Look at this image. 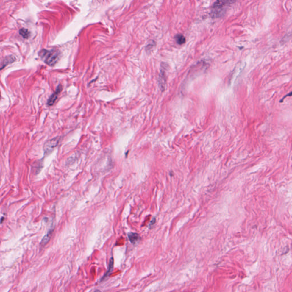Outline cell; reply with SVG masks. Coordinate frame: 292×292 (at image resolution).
<instances>
[{
  "instance_id": "1",
  "label": "cell",
  "mask_w": 292,
  "mask_h": 292,
  "mask_svg": "<svg viewBox=\"0 0 292 292\" xmlns=\"http://www.w3.org/2000/svg\"><path fill=\"white\" fill-rule=\"evenodd\" d=\"M40 56L44 62L50 66H54L60 58V52L57 50H42L40 53Z\"/></svg>"
},
{
  "instance_id": "2",
  "label": "cell",
  "mask_w": 292,
  "mask_h": 292,
  "mask_svg": "<svg viewBox=\"0 0 292 292\" xmlns=\"http://www.w3.org/2000/svg\"><path fill=\"white\" fill-rule=\"evenodd\" d=\"M225 3V0H217L214 3L212 9V14L213 17L220 16Z\"/></svg>"
},
{
  "instance_id": "3",
  "label": "cell",
  "mask_w": 292,
  "mask_h": 292,
  "mask_svg": "<svg viewBox=\"0 0 292 292\" xmlns=\"http://www.w3.org/2000/svg\"><path fill=\"white\" fill-rule=\"evenodd\" d=\"M60 142V139L58 138H53L46 142L43 147V149L45 154H49L53 151V149L58 146Z\"/></svg>"
},
{
  "instance_id": "4",
  "label": "cell",
  "mask_w": 292,
  "mask_h": 292,
  "mask_svg": "<svg viewBox=\"0 0 292 292\" xmlns=\"http://www.w3.org/2000/svg\"><path fill=\"white\" fill-rule=\"evenodd\" d=\"M61 85H60L57 87V88L56 89V91H55L54 93H53L52 95L50 96V97L49 98V99L48 101V105L52 106V105H53L54 104L55 102L56 101V100L58 98V95L60 93V92L61 91Z\"/></svg>"
},
{
  "instance_id": "5",
  "label": "cell",
  "mask_w": 292,
  "mask_h": 292,
  "mask_svg": "<svg viewBox=\"0 0 292 292\" xmlns=\"http://www.w3.org/2000/svg\"><path fill=\"white\" fill-rule=\"evenodd\" d=\"M165 84H166V79L165 75L164 70H161V72L159 76V86L160 90L163 91L165 88Z\"/></svg>"
},
{
  "instance_id": "6",
  "label": "cell",
  "mask_w": 292,
  "mask_h": 292,
  "mask_svg": "<svg viewBox=\"0 0 292 292\" xmlns=\"http://www.w3.org/2000/svg\"><path fill=\"white\" fill-rule=\"evenodd\" d=\"M15 57L12 55H10V56L7 57L4 59V61L2 62V65L0 67V70H2V68L6 67L7 65L13 63L14 61H15Z\"/></svg>"
},
{
  "instance_id": "7",
  "label": "cell",
  "mask_w": 292,
  "mask_h": 292,
  "mask_svg": "<svg viewBox=\"0 0 292 292\" xmlns=\"http://www.w3.org/2000/svg\"><path fill=\"white\" fill-rule=\"evenodd\" d=\"M128 237L130 242L132 244H135L137 243L140 238L139 235L136 233H129L128 234Z\"/></svg>"
},
{
  "instance_id": "8",
  "label": "cell",
  "mask_w": 292,
  "mask_h": 292,
  "mask_svg": "<svg viewBox=\"0 0 292 292\" xmlns=\"http://www.w3.org/2000/svg\"><path fill=\"white\" fill-rule=\"evenodd\" d=\"M52 233H53V230H51V231H49L46 234V235H45L44 236V238H42L41 243V245L42 246H44L48 243L49 241L50 240V238L51 237Z\"/></svg>"
},
{
  "instance_id": "9",
  "label": "cell",
  "mask_w": 292,
  "mask_h": 292,
  "mask_svg": "<svg viewBox=\"0 0 292 292\" xmlns=\"http://www.w3.org/2000/svg\"><path fill=\"white\" fill-rule=\"evenodd\" d=\"M175 39L179 45H183L185 42V38L182 34H177L175 36Z\"/></svg>"
},
{
  "instance_id": "10",
  "label": "cell",
  "mask_w": 292,
  "mask_h": 292,
  "mask_svg": "<svg viewBox=\"0 0 292 292\" xmlns=\"http://www.w3.org/2000/svg\"><path fill=\"white\" fill-rule=\"evenodd\" d=\"M113 266H114V260H113V258H111V260H110V264H109V265L108 271H107V273H106V274L104 276V277H102V280H103V279H105V277H106L109 276L110 273L111 272H112V271H113Z\"/></svg>"
},
{
  "instance_id": "11",
  "label": "cell",
  "mask_w": 292,
  "mask_h": 292,
  "mask_svg": "<svg viewBox=\"0 0 292 292\" xmlns=\"http://www.w3.org/2000/svg\"><path fill=\"white\" fill-rule=\"evenodd\" d=\"M20 34L24 38H27L29 37L30 36V32L29 31L26 29H24V28H22L20 30Z\"/></svg>"
},
{
  "instance_id": "12",
  "label": "cell",
  "mask_w": 292,
  "mask_h": 292,
  "mask_svg": "<svg viewBox=\"0 0 292 292\" xmlns=\"http://www.w3.org/2000/svg\"><path fill=\"white\" fill-rule=\"evenodd\" d=\"M236 0H225V2L227 4H233L236 2Z\"/></svg>"
},
{
  "instance_id": "13",
  "label": "cell",
  "mask_w": 292,
  "mask_h": 292,
  "mask_svg": "<svg viewBox=\"0 0 292 292\" xmlns=\"http://www.w3.org/2000/svg\"><path fill=\"white\" fill-rule=\"evenodd\" d=\"M0 98H1V93H0Z\"/></svg>"
}]
</instances>
